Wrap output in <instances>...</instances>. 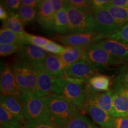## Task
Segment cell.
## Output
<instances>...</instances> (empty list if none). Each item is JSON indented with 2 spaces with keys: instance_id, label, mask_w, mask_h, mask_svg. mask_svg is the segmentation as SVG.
I'll return each instance as SVG.
<instances>
[{
  "instance_id": "21",
  "label": "cell",
  "mask_w": 128,
  "mask_h": 128,
  "mask_svg": "<svg viewBox=\"0 0 128 128\" xmlns=\"http://www.w3.org/2000/svg\"><path fill=\"white\" fill-rule=\"evenodd\" d=\"M112 80V76L102 74H97L90 78L87 84L90 87L96 92H106L110 91Z\"/></svg>"
},
{
  "instance_id": "29",
  "label": "cell",
  "mask_w": 128,
  "mask_h": 128,
  "mask_svg": "<svg viewBox=\"0 0 128 128\" xmlns=\"http://www.w3.org/2000/svg\"><path fill=\"white\" fill-rule=\"evenodd\" d=\"M23 39L24 44H32L40 48L47 45L51 41L44 37L36 36L28 33H26L23 36Z\"/></svg>"
},
{
  "instance_id": "33",
  "label": "cell",
  "mask_w": 128,
  "mask_h": 128,
  "mask_svg": "<svg viewBox=\"0 0 128 128\" xmlns=\"http://www.w3.org/2000/svg\"><path fill=\"white\" fill-rule=\"evenodd\" d=\"M22 44H6L0 45V55L1 56H7L15 53L20 52L22 46Z\"/></svg>"
},
{
  "instance_id": "22",
  "label": "cell",
  "mask_w": 128,
  "mask_h": 128,
  "mask_svg": "<svg viewBox=\"0 0 128 128\" xmlns=\"http://www.w3.org/2000/svg\"><path fill=\"white\" fill-rule=\"evenodd\" d=\"M1 128H22L25 123L22 121L2 106H0Z\"/></svg>"
},
{
  "instance_id": "13",
  "label": "cell",
  "mask_w": 128,
  "mask_h": 128,
  "mask_svg": "<svg viewBox=\"0 0 128 128\" xmlns=\"http://www.w3.org/2000/svg\"><path fill=\"white\" fill-rule=\"evenodd\" d=\"M38 22L46 30H54V12L52 0H41L38 8Z\"/></svg>"
},
{
  "instance_id": "37",
  "label": "cell",
  "mask_w": 128,
  "mask_h": 128,
  "mask_svg": "<svg viewBox=\"0 0 128 128\" xmlns=\"http://www.w3.org/2000/svg\"><path fill=\"white\" fill-rule=\"evenodd\" d=\"M114 128H128V116L114 118Z\"/></svg>"
},
{
  "instance_id": "40",
  "label": "cell",
  "mask_w": 128,
  "mask_h": 128,
  "mask_svg": "<svg viewBox=\"0 0 128 128\" xmlns=\"http://www.w3.org/2000/svg\"><path fill=\"white\" fill-rule=\"evenodd\" d=\"M109 4L116 6V7L128 8V0H112V1H110Z\"/></svg>"
},
{
  "instance_id": "17",
  "label": "cell",
  "mask_w": 128,
  "mask_h": 128,
  "mask_svg": "<svg viewBox=\"0 0 128 128\" xmlns=\"http://www.w3.org/2000/svg\"><path fill=\"white\" fill-rule=\"evenodd\" d=\"M97 44L114 56L128 62V44L109 39H104Z\"/></svg>"
},
{
  "instance_id": "7",
  "label": "cell",
  "mask_w": 128,
  "mask_h": 128,
  "mask_svg": "<svg viewBox=\"0 0 128 128\" xmlns=\"http://www.w3.org/2000/svg\"><path fill=\"white\" fill-rule=\"evenodd\" d=\"M102 68L96 66L83 58L76 63L65 68L68 81L85 82L87 84L90 78L96 76Z\"/></svg>"
},
{
  "instance_id": "1",
  "label": "cell",
  "mask_w": 128,
  "mask_h": 128,
  "mask_svg": "<svg viewBox=\"0 0 128 128\" xmlns=\"http://www.w3.org/2000/svg\"><path fill=\"white\" fill-rule=\"evenodd\" d=\"M44 98L50 120L60 128H66L74 117L81 112L73 103L61 96L53 93Z\"/></svg>"
},
{
  "instance_id": "20",
  "label": "cell",
  "mask_w": 128,
  "mask_h": 128,
  "mask_svg": "<svg viewBox=\"0 0 128 128\" xmlns=\"http://www.w3.org/2000/svg\"><path fill=\"white\" fill-rule=\"evenodd\" d=\"M88 46H69L60 56L64 66H70L84 58Z\"/></svg>"
},
{
  "instance_id": "6",
  "label": "cell",
  "mask_w": 128,
  "mask_h": 128,
  "mask_svg": "<svg viewBox=\"0 0 128 128\" xmlns=\"http://www.w3.org/2000/svg\"><path fill=\"white\" fill-rule=\"evenodd\" d=\"M84 58L95 66L102 69L108 66L124 65L127 63L107 52L97 44H92L88 46Z\"/></svg>"
},
{
  "instance_id": "26",
  "label": "cell",
  "mask_w": 128,
  "mask_h": 128,
  "mask_svg": "<svg viewBox=\"0 0 128 128\" xmlns=\"http://www.w3.org/2000/svg\"><path fill=\"white\" fill-rule=\"evenodd\" d=\"M104 8L107 9L114 18L119 28L128 23V8L108 4Z\"/></svg>"
},
{
  "instance_id": "11",
  "label": "cell",
  "mask_w": 128,
  "mask_h": 128,
  "mask_svg": "<svg viewBox=\"0 0 128 128\" xmlns=\"http://www.w3.org/2000/svg\"><path fill=\"white\" fill-rule=\"evenodd\" d=\"M88 104L96 106L104 110L112 116L113 90L106 92H98L86 85Z\"/></svg>"
},
{
  "instance_id": "36",
  "label": "cell",
  "mask_w": 128,
  "mask_h": 128,
  "mask_svg": "<svg viewBox=\"0 0 128 128\" xmlns=\"http://www.w3.org/2000/svg\"><path fill=\"white\" fill-rule=\"evenodd\" d=\"M113 83L128 85V62L122 67L119 75L114 79Z\"/></svg>"
},
{
  "instance_id": "4",
  "label": "cell",
  "mask_w": 128,
  "mask_h": 128,
  "mask_svg": "<svg viewBox=\"0 0 128 128\" xmlns=\"http://www.w3.org/2000/svg\"><path fill=\"white\" fill-rule=\"evenodd\" d=\"M20 99L23 105L26 124L33 121L50 120L44 97H38L34 93L30 92L22 94Z\"/></svg>"
},
{
  "instance_id": "28",
  "label": "cell",
  "mask_w": 128,
  "mask_h": 128,
  "mask_svg": "<svg viewBox=\"0 0 128 128\" xmlns=\"http://www.w3.org/2000/svg\"><path fill=\"white\" fill-rule=\"evenodd\" d=\"M38 9L22 5L17 15L24 24H30L38 20Z\"/></svg>"
},
{
  "instance_id": "42",
  "label": "cell",
  "mask_w": 128,
  "mask_h": 128,
  "mask_svg": "<svg viewBox=\"0 0 128 128\" xmlns=\"http://www.w3.org/2000/svg\"><path fill=\"white\" fill-rule=\"evenodd\" d=\"M10 14L7 9L4 7V6L1 4H0V19L3 22H5L8 18Z\"/></svg>"
},
{
  "instance_id": "8",
  "label": "cell",
  "mask_w": 128,
  "mask_h": 128,
  "mask_svg": "<svg viewBox=\"0 0 128 128\" xmlns=\"http://www.w3.org/2000/svg\"><path fill=\"white\" fill-rule=\"evenodd\" d=\"M93 15L96 25L95 32L104 39H108L119 28L114 18L107 9L94 11Z\"/></svg>"
},
{
  "instance_id": "14",
  "label": "cell",
  "mask_w": 128,
  "mask_h": 128,
  "mask_svg": "<svg viewBox=\"0 0 128 128\" xmlns=\"http://www.w3.org/2000/svg\"><path fill=\"white\" fill-rule=\"evenodd\" d=\"M112 116L120 118L128 116V97L118 84H113Z\"/></svg>"
},
{
  "instance_id": "10",
  "label": "cell",
  "mask_w": 128,
  "mask_h": 128,
  "mask_svg": "<svg viewBox=\"0 0 128 128\" xmlns=\"http://www.w3.org/2000/svg\"><path fill=\"white\" fill-rule=\"evenodd\" d=\"M34 66L44 70L54 77L68 80V76L65 72V66H64L59 55L48 54L40 63Z\"/></svg>"
},
{
  "instance_id": "9",
  "label": "cell",
  "mask_w": 128,
  "mask_h": 128,
  "mask_svg": "<svg viewBox=\"0 0 128 128\" xmlns=\"http://www.w3.org/2000/svg\"><path fill=\"white\" fill-rule=\"evenodd\" d=\"M55 39L67 47L87 46L104 40L103 37L96 32L86 34H66L63 36L58 34Z\"/></svg>"
},
{
  "instance_id": "24",
  "label": "cell",
  "mask_w": 128,
  "mask_h": 128,
  "mask_svg": "<svg viewBox=\"0 0 128 128\" xmlns=\"http://www.w3.org/2000/svg\"><path fill=\"white\" fill-rule=\"evenodd\" d=\"M6 44L24 45L23 36H19L8 28L2 26L0 30V45Z\"/></svg>"
},
{
  "instance_id": "5",
  "label": "cell",
  "mask_w": 128,
  "mask_h": 128,
  "mask_svg": "<svg viewBox=\"0 0 128 128\" xmlns=\"http://www.w3.org/2000/svg\"><path fill=\"white\" fill-rule=\"evenodd\" d=\"M69 26L67 34H86L95 32L93 12H87L66 6Z\"/></svg>"
},
{
  "instance_id": "38",
  "label": "cell",
  "mask_w": 128,
  "mask_h": 128,
  "mask_svg": "<svg viewBox=\"0 0 128 128\" xmlns=\"http://www.w3.org/2000/svg\"><path fill=\"white\" fill-rule=\"evenodd\" d=\"M92 3L94 11L103 9L110 4L108 0H92Z\"/></svg>"
},
{
  "instance_id": "44",
  "label": "cell",
  "mask_w": 128,
  "mask_h": 128,
  "mask_svg": "<svg viewBox=\"0 0 128 128\" xmlns=\"http://www.w3.org/2000/svg\"></svg>"
},
{
  "instance_id": "41",
  "label": "cell",
  "mask_w": 128,
  "mask_h": 128,
  "mask_svg": "<svg viewBox=\"0 0 128 128\" xmlns=\"http://www.w3.org/2000/svg\"><path fill=\"white\" fill-rule=\"evenodd\" d=\"M40 0H22L21 3L24 6L38 9Z\"/></svg>"
},
{
  "instance_id": "34",
  "label": "cell",
  "mask_w": 128,
  "mask_h": 128,
  "mask_svg": "<svg viewBox=\"0 0 128 128\" xmlns=\"http://www.w3.org/2000/svg\"><path fill=\"white\" fill-rule=\"evenodd\" d=\"M41 48H42L46 52H49L50 54H54V55L56 54L57 55H61L62 53L65 52L66 49V47H64L63 46L60 45V44H57L55 42H53L52 40H51L50 43L48 44L47 45Z\"/></svg>"
},
{
  "instance_id": "18",
  "label": "cell",
  "mask_w": 128,
  "mask_h": 128,
  "mask_svg": "<svg viewBox=\"0 0 128 128\" xmlns=\"http://www.w3.org/2000/svg\"><path fill=\"white\" fill-rule=\"evenodd\" d=\"M48 54V52L42 48L32 44H24L22 46L18 56L20 58L36 66L42 61Z\"/></svg>"
},
{
  "instance_id": "19",
  "label": "cell",
  "mask_w": 128,
  "mask_h": 128,
  "mask_svg": "<svg viewBox=\"0 0 128 128\" xmlns=\"http://www.w3.org/2000/svg\"><path fill=\"white\" fill-rule=\"evenodd\" d=\"M0 102L1 106L26 124L23 105L20 97L11 94H1Z\"/></svg>"
},
{
  "instance_id": "3",
  "label": "cell",
  "mask_w": 128,
  "mask_h": 128,
  "mask_svg": "<svg viewBox=\"0 0 128 128\" xmlns=\"http://www.w3.org/2000/svg\"><path fill=\"white\" fill-rule=\"evenodd\" d=\"M16 82L22 94L34 93L38 81V72L34 65L18 58L12 65Z\"/></svg>"
},
{
  "instance_id": "39",
  "label": "cell",
  "mask_w": 128,
  "mask_h": 128,
  "mask_svg": "<svg viewBox=\"0 0 128 128\" xmlns=\"http://www.w3.org/2000/svg\"><path fill=\"white\" fill-rule=\"evenodd\" d=\"M53 6H54V12L56 14L59 11L66 7V1L64 0H52Z\"/></svg>"
},
{
  "instance_id": "30",
  "label": "cell",
  "mask_w": 128,
  "mask_h": 128,
  "mask_svg": "<svg viewBox=\"0 0 128 128\" xmlns=\"http://www.w3.org/2000/svg\"><path fill=\"white\" fill-rule=\"evenodd\" d=\"M66 4V6H70L84 12H94L92 0H67Z\"/></svg>"
},
{
  "instance_id": "16",
  "label": "cell",
  "mask_w": 128,
  "mask_h": 128,
  "mask_svg": "<svg viewBox=\"0 0 128 128\" xmlns=\"http://www.w3.org/2000/svg\"><path fill=\"white\" fill-rule=\"evenodd\" d=\"M87 114L93 122L102 128H114V118L98 107L88 104Z\"/></svg>"
},
{
  "instance_id": "35",
  "label": "cell",
  "mask_w": 128,
  "mask_h": 128,
  "mask_svg": "<svg viewBox=\"0 0 128 128\" xmlns=\"http://www.w3.org/2000/svg\"><path fill=\"white\" fill-rule=\"evenodd\" d=\"M1 3L7 9L9 14H17L22 3L20 0H5L1 1Z\"/></svg>"
},
{
  "instance_id": "2",
  "label": "cell",
  "mask_w": 128,
  "mask_h": 128,
  "mask_svg": "<svg viewBox=\"0 0 128 128\" xmlns=\"http://www.w3.org/2000/svg\"><path fill=\"white\" fill-rule=\"evenodd\" d=\"M53 93L61 96L70 101L82 114L87 113V90L86 86H84L82 82L56 78L54 83Z\"/></svg>"
},
{
  "instance_id": "27",
  "label": "cell",
  "mask_w": 128,
  "mask_h": 128,
  "mask_svg": "<svg viewBox=\"0 0 128 128\" xmlns=\"http://www.w3.org/2000/svg\"><path fill=\"white\" fill-rule=\"evenodd\" d=\"M66 128H102L81 112L71 120Z\"/></svg>"
},
{
  "instance_id": "43",
  "label": "cell",
  "mask_w": 128,
  "mask_h": 128,
  "mask_svg": "<svg viewBox=\"0 0 128 128\" xmlns=\"http://www.w3.org/2000/svg\"><path fill=\"white\" fill-rule=\"evenodd\" d=\"M114 84H118L120 87V88L124 91V92L125 93V94L128 97V85H124L121 84H118V83H114Z\"/></svg>"
},
{
  "instance_id": "12",
  "label": "cell",
  "mask_w": 128,
  "mask_h": 128,
  "mask_svg": "<svg viewBox=\"0 0 128 128\" xmlns=\"http://www.w3.org/2000/svg\"><path fill=\"white\" fill-rule=\"evenodd\" d=\"M0 90L2 94H11L18 97L22 95V92L16 82L12 65L8 62L1 70Z\"/></svg>"
},
{
  "instance_id": "15",
  "label": "cell",
  "mask_w": 128,
  "mask_h": 128,
  "mask_svg": "<svg viewBox=\"0 0 128 128\" xmlns=\"http://www.w3.org/2000/svg\"><path fill=\"white\" fill-rule=\"evenodd\" d=\"M36 68L38 72V81L34 93L40 97H44L53 94V88L56 77L51 76L41 69Z\"/></svg>"
},
{
  "instance_id": "25",
  "label": "cell",
  "mask_w": 128,
  "mask_h": 128,
  "mask_svg": "<svg viewBox=\"0 0 128 128\" xmlns=\"http://www.w3.org/2000/svg\"><path fill=\"white\" fill-rule=\"evenodd\" d=\"M24 24L17 14H10L8 18L3 22L2 26L8 28L19 36H23L26 33L24 30Z\"/></svg>"
},
{
  "instance_id": "32",
  "label": "cell",
  "mask_w": 128,
  "mask_h": 128,
  "mask_svg": "<svg viewBox=\"0 0 128 128\" xmlns=\"http://www.w3.org/2000/svg\"><path fill=\"white\" fill-rule=\"evenodd\" d=\"M22 128H60L54 124L50 120H42L30 122L24 124Z\"/></svg>"
},
{
  "instance_id": "31",
  "label": "cell",
  "mask_w": 128,
  "mask_h": 128,
  "mask_svg": "<svg viewBox=\"0 0 128 128\" xmlns=\"http://www.w3.org/2000/svg\"><path fill=\"white\" fill-rule=\"evenodd\" d=\"M108 39L128 44V23L118 28Z\"/></svg>"
},
{
  "instance_id": "23",
  "label": "cell",
  "mask_w": 128,
  "mask_h": 128,
  "mask_svg": "<svg viewBox=\"0 0 128 128\" xmlns=\"http://www.w3.org/2000/svg\"><path fill=\"white\" fill-rule=\"evenodd\" d=\"M69 20L66 7L59 11L55 14L54 20V30L59 35L66 34L68 33Z\"/></svg>"
}]
</instances>
